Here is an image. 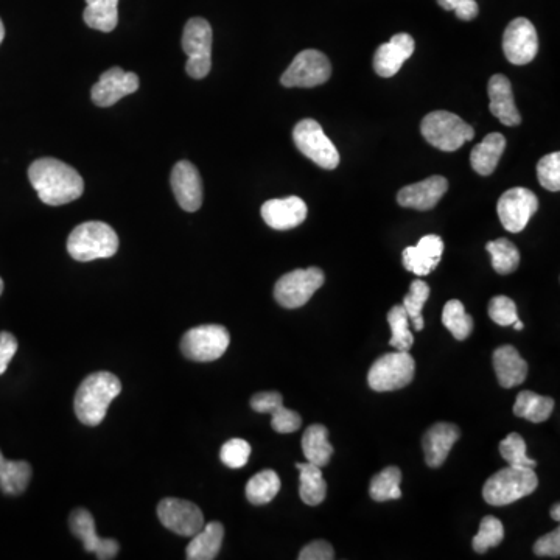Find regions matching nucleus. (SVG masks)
Masks as SVG:
<instances>
[{
  "label": "nucleus",
  "instance_id": "obj_36",
  "mask_svg": "<svg viewBox=\"0 0 560 560\" xmlns=\"http://www.w3.org/2000/svg\"><path fill=\"white\" fill-rule=\"evenodd\" d=\"M442 324L458 341L467 340L473 330L472 316L466 312V308L458 299H452L445 304L444 312H442Z\"/></svg>",
  "mask_w": 560,
  "mask_h": 560
},
{
  "label": "nucleus",
  "instance_id": "obj_6",
  "mask_svg": "<svg viewBox=\"0 0 560 560\" xmlns=\"http://www.w3.org/2000/svg\"><path fill=\"white\" fill-rule=\"evenodd\" d=\"M416 361L410 352H392L378 358L369 369L368 383L372 391L388 392L405 388L414 380Z\"/></svg>",
  "mask_w": 560,
  "mask_h": 560
},
{
  "label": "nucleus",
  "instance_id": "obj_44",
  "mask_svg": "<svg viewBox=\"0 0 560 560\" xmlns=\"http://www.w3.org/2000/svg\"><path fill=\"white\" fill-rule=\"evenodd\" d=\"M444 10L455 11L456 16L462 21H472L478 16V4L475 0H438Z\"/></svg>",
  "mask_w": 560,
  "mask_h": 560
},
{
  "label": "nucleus",
  "instance_id": "obj_24",
  "mask_svg": "<svg viewBox=\"0 0 560 560\" xmlns=\"http://www.w3.org/2000/svg\"><path fill=\"white\" fill-rule=\"evenodd\" d=\"M489 109L492 116L497 117L503 125L517 126L522 122L520 112L515 106L514 94H512L511 81L504 75H494L489 80Z\"/></svg>",
  "mask_w": 560,
  "mask_h": 560
},
{
  "label": "nucleus",
  "instance_id": "obj_38",
  "mask_svg": "<svg viewBox=\"0 0 560 560\" xmlns=\"http://www.w3.org/2000/svg\"><path fill=\"white\" fill-rule=\"evenodd\" d=\"M428 298H430V287H428V284H425L424 280H414L410 291L403 298V308H405L406 315L413 322L414 329L417 332L424 330L425 327L422 308H424Z\"/></svg>",
  "mask_w": 560,
  "mask_h": 560
},
{
  "label": "nucleus",
  "instance_id": "obj_2",
  "mask_svg": "<svg viewBox=\"0 0 560 560\" xmlns=\"http://www.w3.org/2000/svg\"><path fill=\"white\" fill-rule=\"evenodd\" d=\"M122 392V383L111 372H95L84 378L75 394V414L81 424L97 427L108 413L109 405Z\"/></svg>",
  "mask_w": 560,
  "mask_h": 560
},
{
  "label": "nucleus",
  "instance_id": "obj_37",
  "mask_svg": "<svg viewBox=\"0 0 560 560\" xmlns=\"http://www.w3.org/2000/svg\"><path fill=\"white\" fill-rule=\"evenodd\" d=\"M389 327H391L392 347L400 352H408L413 347L414 336L410 330V318L406 315L403 305H394L388 313Z\"/></svg>",
  "mask_w": 560,
  "mask_h": 560
},
{
  "label": "nucleus",
  "instance_id": "obj_42",
  "mask_svg": "<svg viewBox=\"0 0 560 560\" xmlns=\"http://www.w3.org/2000/svg\"><path fill=\"white\" fill-rule=\"evenodd\" d=\"M537 178L540 186L550 192H559L560 189V153L546 154L537 164Z\"/></svg>",
  "mask_w": 560,
  "mask_h": 560
},
{
  "label": "nucleus",
  "instance_id": "obj_27",
  "mask_svg": "<svg viewBox=\"0 0 560 560\" xmlns=\"http://www.w3.org/2000/svg\"><path fill=\"white\" fill-rule=\"evenodd\" d=\"M504 150H506V139L503 134H487L483 142L476 145L470 154V164H472L473 170L481 176L492 175Z\"/></svg>",
  "mask_w": 560,
  "mask_h": 560
},
{
  "label": "nucleus",
  "instance_id": "obj_25",
  "mask_svg": "<svg viewBox=\"0 0 560 560\" xmlns=\"http://www.w3.org/2000/svg\"><path fill=\"white\" fill-rule=\"evenodd\" d=\"M492 361H494V369L495 374H497L498 383H500V386H503V388H514V386L522 385V383L525 382L529 366L528 363L520 357L515 347H498L494 352Z\"/></svg>",
  "mask_w": 560,
  "mask_h": 560
},
{
  "label": "nucleus",
  "instance_id": "obj_51",
  "mask_svg": "<svg viewBox=\"0 0 560 560\" xmlns=\"http://www.w3.org/2000/svg\"><path fill=\"white\" fill-rule=\"evenodd\" d=\"M4 293V280L0 279V294Z\"/></svg>",
  "mask_w": 560,
  "mask_h": 560
},
{
  "label": "nucleus",
  "instance_id": "obj_35",
  "mask_svg": "<svg viewBox=\"0 0 560 560\" xmlns=\"http://www.w3.org/2000/svg\"><path fill=\"white\" fill-rule=\"evenodd\" d=\"M487 252L492 259V266L498 274L514 273L520 265V252L514 243L509 242L508 238H498L494 242H489L486 245Z\"/></svg>",
  "mask_w": 560,
  "mask_h": 560
},
{
  "label": "nucleus",
  "instance_id": "obj_48",
  "mask_svg": "<svg viewBox=\"0 0 560 560\" xmlns=\"http://www.w3.org/2000/svg\"><path fill=\"white\" fill-rule=\"evenodd\" d=\"M551 517L554 518V520H556V522H559L560 520V504L556 503L553 506V509H551Z\"/></svg>",
  "mask_w": 560,
  "mask_h": 560
},
{
  "label": "nucleus",
  "instance_id": "obj_50",
  "mask_svg": "<svg viewBox=\"0 0 560 560\" xmlns=\"http://www.w3.org/2000/svg\"><path fill=\"white\" fill-rule=\"evenodd\" d=\"M512 326H514L515 330H523V327H525V324H523L522 321H515L514 324H512Z\"/></svg>",
  "mask_w": 560,
  "mask_h": 560
},
{
  "label": "nucleus",
  "instance_id": "obj_10",
  "mask_svg": "<svg viewBox=\"0 0 560 560\" xmlns=\"http://www.w3.org/2000/svg\"><path fill=\"white\" fill-rule=\"evenodd\" d=\"M324 273L319 268H305L284 274L276 282L274 298L284 308H299L313 298V294L324 285Z\"/></svg>",
  "mask_w": 560,
  "mask_h": 560
},
{
  "label": "nucleus",
  "instance_id": "obj_47",
  "mask_svg": "<svg viewBox=\"0 0 560 560\" xmlns=\"http://www.w3.org/2000/svg\"><path fill=\"white\" fill-rule=\"evenodd\" d=\"M16 352H18V340L11 333L0 332V375L5 374Z\"/></svg>",
  "mask_w": 560,
  "mask_h": 560
},
{
  "label": "nucleus",
  "instance_id": "obj_29",
  "mask_svg": "<svg viewBox=\"0 0 560 560\" xmlns=\"http://www.w3.org/2000/svg\"><path fill=\"white\" fill-rule=\"evenodd\" d=\"M296 469L299 470V495L301 500L308 506H318L326 500L327 484L322 476L321 467L312 462H298Z\"/></svg>",
  "mask_w": 560,
  "mask_h": 560
},
{
  "label": "nucleus",
  "instance_id": "obj_1",
  "mask_svg": "<svg viewBox=\"0 0 560 560\" xmlns=\"http://www.w3.org/2000/svg\"><path fill=\"white\" fill-rule=\"evenodd\" d=\"M28 179L47 206H63L78 200L84 192L80 173L70 165L53 158H42L28 168Z\"/></svg>",
  "mask_w": 560,
  "mask_h": 560
},
{
  "label": "nucleus",
  "instance_id": "obj_3",
  "mask_svg": "<svg viewBox=\"0 0 560 560\" xmlns=\"http://www.w3.org/2000/svg\"><path fill=\"white\" fill-rule=\"evenodd\" d=\"M119 249L116 231L103 221L80 224L67 238V251L78 262L109 259Z\"/></svg>",
  "mask_w": 560,
  "mask_h": 560
},
{
  "label": "nucleus",
  "instance_id": "obj_45",
  "mask_svg": "<svg viewBox=\"0 0 560 560\" xmlns=\"http://www.w3.org/2000/svg\"><path fill=\"white\" fill-rule=\"evenodd\" d=\"M534 553L539 557H553V559H557V557L560 556L559 529H554L550 534L540 537V539L534 543Z\"/></svg>",
  "mask_w": 560,
  "mask_h": 560
},
{
  "label": "nucleus",
  "instance_id": "obj_15",
  "mask_svg": "<svg viewBox=\"0 0 560 560\" xmlns=\"http://www.w3.org/2000/svg\"><path fill=\"white\" fill-rule=\"evenodd\" d=\"M139 84V77L134 72H125L119 66L111 67L92 86V102L102 108H109L126 95L134 94L139 89Z\"/></svg>",
  "mask_w": 560,
  "mask_h": 560
},
{
  "label": "nucleus",
  "instance_id": "obj_32",
  "mask_svg": "<svg viewBox=\"0 0 560 560\" xmlns=\"http://www.w3.org/2000/svg\"><path fill=\"white\" fill-rule=\"evenodd\" d=\"M84 22L98 32L109 33L119 24V0H86Z\"/></svg>",
  "mask_w": 560,
  "mask_h": 560
},
{
  "label": "nucleus",
  "instance_id": "obj_16",
  "mask_svg": "<svg viewBox=\"0 0 560 560\" xmlns=\"http://www.w3.org/2000/svg\"><path fill=\"white\" fill-rule=\"evenodd\" d=\"M70 531L77 539L83 542L84 550L94 553L97 559H114L119 553V543L117 540L100 539L97 536L95 520L91 512L86 509H75L69 517Z\"/></svg>",
  "mask_w": 560,
  "mask_h": 560
},
{
  "label": "nucleus",
  "instance_id": "obj_7",
  "mask_svg": "<svg viewBox=\"0 0 560 560\" xmlns=\"http://www.w3.org/2000/svg\"><path fill=\"white\" fill-rule=\"evenodd\" d=\"M212 27L203 18L187 22L182 33V50L186 53V70L190 77L201 80L209 75L212 67Z\"/></svg>",
  "mask_w": 560,
  "mask_h": 560
},
{
  "label": "nucleus",
  "instance_id": "obj_21",
  "mask_svg": "<svg viewBox=\"0 0 560 560\" xmlns=\"http://www.w3.org/2000/svg\"><path fill=\"white\" fill-rule=\"evenodd\" d=\"M251 408L257 413H270L273 416L271 427L277 433H294L301 428L302 417L296 411L285 408L280 392H257L256 396H252Z\"/></svg>",
  "mask_w": 560,
  "mask_h": 560
},
{
  "label": "nucleus",
  "instance_id": "obj_40",
  "mask_svg": "<svg viewBox=\"0 0 560 560\" xmlns=\"http://www.w3.org/2000/svg\"><path fill=\"white\" fill-rule=\"evenodd\" d=\"M504 539V526L497 517L487 515L481 520L478 534L473 537V550L476 553L484 554L490 548L500 545Z\"/></svg>",
  "mask_w": 560,
  "mask_h": 560
},
{
  "label": "nucleus",
  "instance_id": "obj_46",
  "mask_svg": "<svg viewBox=\"0 0 560 560\" xmlns=\"http://www.w3.org/2000/svg\"><path fill=\"white\" fill-rule=\"evenodd\" d=\"M335 559V551L326 540H315L302 548L299 560H332Z\"/></svg>",
  "mask_w": 560,
  "mask_h": 560
},
{
  "label": "nucleus",
  "instance_id": "obj_28",
  "mask_svg": "<svg viewBox=\"0 0 560 560\" xmlns=\"http://www.w3.org/2000/svg\"><path fill=\"white\" fill-rule=\"evenodd\" d=\"M302 452L305 459L318 467H326L333 455L329 431L324 425H310L302 436Z\"/></svg>",
  "mask_w": 560,
  "mask_h": 560
},
{
  "label": "nucleus",
  "instance_id": "obj_49",
  "mask_svg": "<svg viewBox=\"0 0 560 560\" xmlns=\"http://www.w3.org/2000/svg\"><path fill=\"white\" fill-rule=\"evenodd\" d=\"M4 38H5L4 22H2V19H0V44H2V41H4Z\"/></svg>",
  "mask_w": 560,
  "mask_h": 560
},
{
  "label": "nucleus",
  "instance_id": "obj_33",
  "mask_svg": "<svg viewBox=\"0 0 560 560\" xmlns=\"http://www.w3.org/2000/svg\"><path fill=\"white\" fill-rule=\"evenodd\" d=\"M280 490V478L274 470H262L252 476L246 484V498L249 503L268 504L276 498Z\"/></svg>",
  "mask_w": 560,
  "mask_h": 560
},
{
  "label": "nucleus",
  "instance_id": "obj_39",
  "mask_svg": "<svg viewBox=\"0 0 560 560\" xmlns=\"http://www.w3.org/2000/svg\"><path fill=\"white\" fill-rule=\"evenodd\" d=\"M500 453L504 461L512 467H525V469H536L537 462L529 458L526 452L525 439L518 433L509 434L500 442Z\"/></svg>",
  "mask_w": 560,
  "mask_h": 560
},
{
  "label": "nucleus",
  "instance_id": "obj_11",
  "mask_svg": "<svg viewBox=\"0 0 560 560\" xmlns=\"http://www.w3.org/2000/svg\"><path fill=\"white\" fill-rule=\"evenodd\" d=\"M332 66L329 58L318 50H302L280 77L285 88H315L329 81Z\"/></svg>",
  "mask_w": 560,
  "mask_h": 560
},
{
  "label": "nucleus",
  "instance_id": "obj_22",
  "mask_svg": "<svg viewBox=\"0 0 560 560\" xmlns=\"http://www.w3.org/2000/svg\"><path fill=\"white\" fill-rule=\"evenodd\" d=\"M448 182L444 176H430L424 181L403 187L397 195L400 206L416 210H430L447 193Z\"/></svg>",
  "mask_w": 560,
  "mask_h": 560
},
{
  "label": "nucleus",
  "instance_id": "obj_4",
  "mask_svg": "<svg viewBox=\"0 0 560 560\" xmlns=\"http://www.w3.org/2000/svg\"><path fill=\"white\" fill-rule=\"evenodd\" d=\"M539 486L534 469L525 467H504L490 476L483 487V497L492 506H508L531 495Z\"/></svg>",
  "mask_w": 560,
  "mask_h": 560
},
{
  "label": "nucleus",
  "instance_id": "obj_19",
  "mask_svg": "<svg viewBox=\"0 0 560 560\" xmlns=\"http://www.w3.org/2000/svg\"><path fill=\"white\" fill-rule=\"evenodd\" d=\"M307 204L299 196H288L279 200L266 201L262 206V218L276 231L298 228L307 218Z\"/></svg>",
  "mask_w": 560,
  "mask_h": 560
},
{
  "label": "nucleus",
  "instance_id": "obj_43",
  "mask_svg": "<svg viewBox=\"0 0 560 560\" xmlns=\"http://www.w3.org/2000/svg\"><path fill=\"white\" fill-rule=\"evenodd\" d=\"M489 316L498 326H512L518 319L517 305L508 296H495L489 302Z\"/></svg>",
  "mask_w": 560,
  "mask_h": 560
},
{
  "label": "nucleus",
  "instance_id": "obj_31",
  "mask_svg": "<svg viewBox=\"0 0 560 560\" xmlns=\"http://www.w3.org/2000/svg\"><path fill=\"white\" fill-rule=\"evenodd\" d=\"M32 480V466L25 461H8L0 452V489L7 495L25 492Z\"/></svg>",
  "mask_w": 560,
  "mask_h": 560
},
{
  "label": "nucleus",
  "instance_id": "obj_14",
  "mask_svg": "<svg viewBox=\"0 0 560 560\" xmlns=\"http://www.w3.org/2000/svg\"><path fill=\"white\" fill-rule=\"evenodd\" d=\"M158 517L162 525L181 537L195 536L204 526V515L192 501L165 498L158 504Z\"/></svg>",
  "mask_w": 560,
  "mask_h": 560
},
{
  "label": "nucleus",
  "instance_id": "obj_18",
  "mask_svg": "<svg viewBox=\"0 0 560 560\" xmlns=\"http://www.w3.org/2000/svg\"><path fill=\"white\" fill-rule=\"evenodd\" d=\"M444 254V242L439 235H425L416 246L403 249L402 259L406 271L424 277L433 273Z\"/></svg>",
  "mask_w": 560,
  "mask_h": 560
},
{
  "label": "nucleus",
  "instance_id": "obj_26",
  "mask_svg": "<svg viewBox=\"0 0 560 560\" xmlns=\"http://www.w3.org/2000/svg\"><path fill=\"white\" fill-rule=\"evenodd\" d=\"M186 556L189 560L217 559L223 545L224 528L221 523L210 522L204 525L195 536L190 537Z\"/></svg>",
  "mask_w": 560,
  "mask_h": 560
},
{
  "label": "nucleus",
  "instance_id": "obj_5",
  "mask_svg": "<svg viewBox=\"0 0 560 560\" xmlns=\"http://www.w3.org/2000/svg\"><path fill=\"white\" fill-rule=\"evenodd\" d=\"M420 131L428 144L447 153L459 150L475 136L472 126L447 111L430 112L420 123Z\"/></svg>",
  "mask_w": 560,
  "mask_h": 560
},
{
  "label": "nucleus",
  "instance_id": "obj_13",
  "mask_svg": "<svg viewBox=\"0 0 560 560\" xmlns=\"http://www.w3.org/2000/svg\"><path fill=\"white\" fill-rule=\"evenodd\" d=\"M503 50L509 63L515 66H525L536 58L539 36L529 19L517 18L508 25L503 35Z\"/></svg>",
  "mask_w": 560,
  "mask_h": 560
},
{
  "label": "nucleus",
  "instance_id": "obj_23",
  "mask_svg": "<svg viewBox=\"0 0 560 560\" xmlns=\"http://www.w3.org/2000/svg\"><path fill=\"white\" fill-rule=\"evenodd\" d=\"M459 434H461L459 428L456 425L447 424V422H439V424L428 428L424 441H422L425 462H427L428 467L438 469L444 464L445 459L452 452L453 445L458 441Z\"/></svg>",
  "mask_w": 560,
  "mask_h": 560
},
{
  "label": "nucleus",
  "instance_id": "obj_20",
  "mask_svg": "<svg viewBox=\"0 0 560 560\" xmlns=\"http://www.w3.org/2000/svg\"><path fill=\"white\" fill-rule=\"evenodd\" d=\"M416 49L413 36L408 33H397L386 44L378 47L374 56V69L380 77L391 78L402 69L403 63Z\"/></svg>",
  "mask_w": 560,
  "mask_h": 560
},
{
  "label": "nucleus",
  "instance_id": "obj_12",
  "mask_svg": "<svg viewBox=\"0 0 560 560\" xmlns=\"http://www.w3.org/2000/svg\"><path fill=\"white\" fill-rule=\"evenodd\" d=\"M537 209H539V198L536 193L523 187H514L504 192L497 204L501 224L512 234L522 232Z\"/></svg>",
  "mask_w": 560,
  "mask_h": 560
},
{
  "label": "nucleus",
  "instance_id": "obj_30",
  "mask_svg": "<svg viewBox=\"0 0 560 560\" xmlns=\"http://www.w3.org/2000/svg\"><path fill=\"white\" fill-rule=\"evenodd\" d=\"M554 411V400L551 397L540 396L534 391H522L515 399L514 414L522 419L542 424L550 419Z\"/></svg>",
  "mask_w": 560,
  "mask_h": 560
},
{
  "label": "nucleus",
  "instance_id": "obj_41",
  "mask_svg": "<svg viewBox=\"0 0 560 560\" xmlns=\"http://www.w3.org/2000/svg\"><path fill=\"white\" fill-rule=\"evenodd\" d=\"M251 445L245 439H229L220 450V459L229 469H242L248 464Z\"/></svg>",
  "mask_w": 560,
  "mask_h": 560
},
{
  "label": "nucleus",
  "instance_id": "obj_17",
  "mask_svg": "<svg viewBox=\"0 0 560 560\" xmlns=\"http://www.w3.org/2000/svg\"><path fill=\"white\" fill-rule=\"evenodd\" d=\"M173 193L176 201L187 212H196L203 204V181L198 168L189 161H181L173 167Z\"/></svg>",
  "mask_w": 560,
  "mask_h": 560
},
{
  "label": "nucleus",
  "instance_id": "obj_9",
  "mask_svg": "<svg viewBox=\"0 0 560 560\" xmlns=\"http://www.w3.org/2000/svg\"><path fill=\"white\" fill-rule=\"evenodd\" d=\"M231 343L228 329L217 324L193 327L184 333L181 340V352L184 357L198 363H209L223 357Z\"/></svg>",
  "mask_w": 560,
  "mask_h": 560
},
{
  "label": "nucleus",
  "instance_id": "obj_8",
  "mask_svg": "<svg viewBox=\"0 0 560 560\" xmlns=\"http://www.w3.org/2000/svg\"><path fill=\"white\" fill-rule=\"evenodd\" d=\"M293 140L305 158L326 170L340 165V153L316 120L304 119L294 126Z\"/></svg>",
  "mask_w": 560,
  "mask_h": 560
},
{
  "label": "nucleus",
  "instance_id": "obj_34",
  "mask_svg": "<svg viewBox=\"0 0 560 560\" xmlns=\"http://www.w3.org/2000/svg\"><path fill=\"white\" fill-rule=\"evenodd\" d=\"M400 483H402V472H400L399 467H386L385 470L372 478L369 495H371L372 500L378 501V503L399 500L402 497Z\"/></svg>",
  "mask_w": 560,
  "mask_h": 560
}]
</instances>
